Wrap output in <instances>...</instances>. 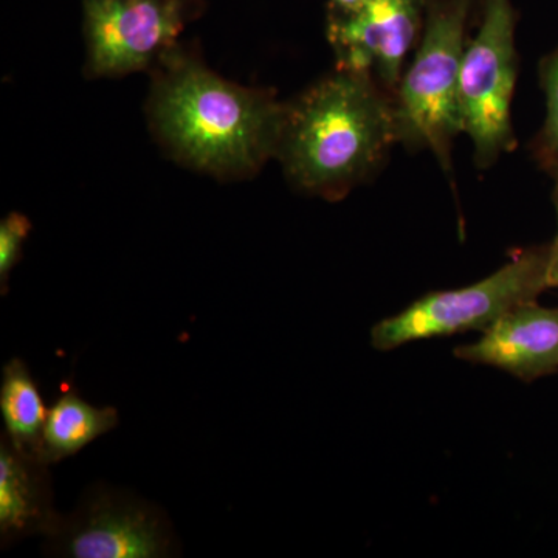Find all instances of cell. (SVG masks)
<instances>
[{"mask_svg": "<svg viewBox=\"0 0 558 558\" xmlns=\"http://www.w3.org/2000/svg\"><path fill=\"white\" fill-rule=\"evenodd\" d=\"M50 465L22 453L0 436V543L2 549L28 537L46 538L61 513L53 505Z\"/></svg>", "mask_w": 558, "mask_h": 558, "instance_id": "30bf717a", "label": "cell"}, {"mask_svg": "<svg viewBox=\"0 0 558 558\" xmlns=\"http://www.w3.org/2000/svg\"><path fill=\"white\" fill-rule=\"evenodd\" d=\"M32 231V222L22 213H10L0 222V290L9 293L11 270L20 264L24 244Z\"/></svg>", "mask_w": 558, "mask_h": 558, "instance_id": "5bb4252c", "label": "cell"}, {"mask_svg": "<svg viewBox=\"0 0 558 558\" xmlns=\"http://www.w3.org/2000/svg\"><path fill=\"white\" fill-rule=\"evenodd\" d=\"M546 97V121L537 138L539 161L558 179V47L539 65Z\"/></svg>", "mask_w": 558, "mask_h": 558, "instance_id": "4fadbf2b", "label": "cell"}, {"mask_svg": "<svg viewBox=\"0 0 558 558\" xmlns=\"http://www.w3.org/2000/svg\"><path fill=\"white\" fill-rule=\"evenodd\" d=\"M550 244L519 250L505 266L468 288L429 292L407 310L380 319L371 344L387 352L435 337L490 328L502 315L538 301L549 286Z\"/></svg>", "mask_w": 558, "mask_h": 558, "instance_id": "277c9868", "label": "cell"}, {"mask_svg": "<svg viewBox=\"0 0 558 558\" xmlns=\"http://www.w3.org/2000/svg\"><path fill=\"white\" fill-rule=\"evenodd\" d=\"M515 27L512 0H484L480 31L465 46L462 58V124L481 168L515 146L510 123L519 73Z\"/></svg>", "mask_w": 558, "mask_h": 558, "instance_id": "8992f818", "label": "cell"}, {"mask_svg": "<svg viewBox=\"0 0 558 558\" xmlns=\"http://www.w3.org/2000/svg\"><path fill=\"white\" fill-rule=\"evenodd\" d=\"M557 185H558V179H557Z\"/></svg>", "mask_w": 558, "mask_h": 558, "instance_id": "e0dca14e", "label": "cell"}, {"mask_svg": "<svg viewBox=\"0 0 558 558\" xmlns=\"http://www.w3.org/2000/svg\"><path fill=\"white\" fill-rule=\"evenodd\" d=\"M472 0H429L418 49L392 100L399 142L428 148L450 170L454 137L464 132L461 70Z\"/></svg>", "mask_w": 558, "mask_h": 558, "instance_id": "3957f363", "label": "cell"}, {"mask_svg": "<svg viewBox=\"0 0 558 558\" xmlns=\"http://www.w3.org/2000/svg\"><path fill=\"white\" fill-rule=\"evenodd\" d=\"M554 202H556L558 223V185L556 186V193H554ZM549 286L550 289H558V231L556 240L550 242Z\"/></svg>", "mask_w": 558, "mask_h": 558, "instance_id": "9a60e30c", "label": "cell"}, {"mask_svg": "<svg viewBox=\"0 0 558 558\" xmlns=\"http://www.w3.org/2000/svg\"><path fill=\"white\" fill-rule=\"evenodd\" d=\"M429 0H371L354 13L328 17L337 69L374 76L395 95L403 61L424 32Z\"/></svg>", "mask_w": 558, "mask_h": 558, "instance_id": "ba28073f", "label": "cell"}, {"mask_svg": "<svg viewBox=\"0 0 558 558\" xmlns=\"http://www.w3.org/2000/svg\"><path fill=\"white\" fill-rule=\"evenodd\" d=\"M120 424V414L113 407L92 405L76 389H62L47 414L40 440V461L53 465L75 457L101 436Z\"/></svg>", "mask_w": 558, "mask_h": 558, "instance_id": "8fae6325", "label": "cell"}, {"mask_svg": "<svg viewBox=\"0 0 558 558\" xmlns=\"http://www.w3.org/2000/svg\"><path fill=\"white\" fill-rule=\"evenodd\" d=\"M0 413L5 425L3 433L11 444L22 453L39 458L49 409L40 396L31 368L20 357L11 359L3 366Z\"/></svg>", "mask_w": 558, "mask_h": 558, "instance_id": "7c38bea8", "label": "cell"}, {"mask_svg": "<svg viewBox=\"0 0 558 558\" xmlns=\"http://www.w3.org/2000/svg\"><path fill=\"white\" fill-rule=\"evenodd\" d=\"M44 556L69 558H168L182 556L170 517L137 494L95 483L78 506L61 513L44 538Z\"/></svg>", "mask_w": 558, "mask_h": 558, "instance_id": "5b68a950", "label": "cell"}, {"mask_svg": "<svg viewBox=\"0 0 558 558\" xmlns=\"http://www.w3.org/2000/svg\"><path fill=\"white\" fill-rule=\"evenodd\" d=\"M201 0H84L90 76H123L157 65L197 13Z\"/></svg>", "mask_w": 558, "mask_h": 558, "instance_id": "52a82bcc", "label": "cell"}, {"mask_svg": "<svg viewBox=\"0 0 558 558\" xmlns=\"http://www.w3.org/2000/svg\"><path fill=\"white\" fill-rule=\"evenodd\" d=\"M454 357L492 366L523 381L558 373V307L538 301L502 315L475 343L454 348Z\"/></svg>", "mask_w": 558, "mask_h": 558, "instance_id": "9c48e42d", "label": "cell"}, {"mask_svg": "<svg viewBox=\"0 0 558 558\" xmlns=\"http://www.w3.org/2000/svg\"><path fill=\"white\" fill-rule=\"evenodd\" d=\"M371 0H330L329 13L347 14L354 13L365 7Z\"/></svg>", "mask_w": 558, "mask_h": 558, "instance_id": "2e32d148", "label": "cell"}, {"mask_svg": "<svg viewBox=\"0 0 558 558\" xmlns=\"http://www.w3.org/2000/svg\"><path fill=\"white\" fill-rule=\"evenodd\" d=\"M399 142L395 100L374 76L337 69L286 105L277 156L293 185L336 202Z\"/></svg>", "mask_w": 558, "mask_h": 558, "instance_id": "7a4b0ae2", "label": "cell"}, {"mask_svg": "<svg viewBox=\"0 0 558 558\" xmlns=\"http://www.w3.org/2000/svg\"><path fill=\"white\" fill-rule=\"evenodd\" d=\"M148 112L172 157L216 178L244 179L277 156L286 105L174 49L157 62Z\"/></svg>", "mask_w": 558, "mask_h": 558, "instance_id": "6da1fadb", "label": "cell"}]
</instances>
